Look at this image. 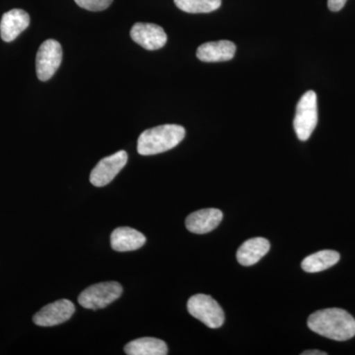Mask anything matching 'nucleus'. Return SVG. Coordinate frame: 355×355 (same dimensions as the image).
I'll return each instance as SVG.
<instances>
[{
	"label": "nucleus",
	"instance_id": "obj_15",
	"mask_svg": "<svg viewBox=\"0 0 355 355\" xmlns=\"http://www.w3.org/2000/svg\"><path fill=\"white\" fill-rule=\"evenodd\" d=\"M128 355H166L167 345L164 340L155 338H141L128 343L125 347Z\"/></svg>",
	"mask_w": 355,
	"mask_h": 355
},
{
	"label": "nucleus",
	"instance_id": "obj_4",
	"mask_svg": "<svg viewBox=\"0 0 355 355\" xmlns=\"http://www.w3.org/2000/svg\"><path fill=\"white\" fill-rule=\"evenodd\" d=\"M123 286L116 282H106L89 286L81 292L79 304L90 310L103 309L120 298Z\"/></svg>",
	"mask_w": 355,
	"mask_h": 355
},
{
	"label": "nucleus",
	"instance_id": "obj_1",
	"mask_svg": "<svg viewBox=\"0 0 355 355\" xmlns=\"http://www.w3.org/2000/svg\"><path fill=\"white\" fill-rule=\"evenodd\" d=\"M308 328L318 335L345 342L355 336V319L349 312L340 308L319 310L311 314Z\"/></svg>",
	"mask_w": 355,
	"mask_h": 355
},
{
	"label": "nucleus",
	"instance_id": "obj_19",
	"mask_svg": "<svg viewBox=\"0 0 355 355\" xmlns=\"http://www.w3.org/2000/svg\"><path fill=\"white\" fill-rule=\"evenodd\" d=\"M347 0H328V7L333 12L342 10Z\"/></svg>",
	"mask_w": 355,
	"mask_h": 355
},
{
	"label": "nucleus",
	"instance_id": "obj_13",
	"mask_svg": "<svg viewBox=\"0 0 355 355\" xmlns=\"http://www.w3.org/2000/svg\"><path fill=\"white\" fill-rule=\"evenodd\" d=\"M146 242V236L130 227L114 229L111 235V246L114 251H135L144 246Z\"/></svg>",
	"mask_w": 355,
	"mask_h": 355
},
{
	"label": "nucleus",
	"instance_id": "obj_3",
	"mask_svg": "<svg viewBox=\"0 0 355 355\" xmlns=\"http://www.w3.org/2000/svg\"><path fill=\"white\" fill-rule=\"evenodd\" d=\"M318 123L317 94L308 91L299 100L294 116L293 127L301 141L310 139Z\"/></svg>",
	"mask_w": 355,
	"mask_h": 355
},
{
	"label": "nucleus",
	"instance_id": "obj_2",
	"mask_svg": "<svg viewBox=\"0 0 355 355\" xmlns=\"http://www.w3.org/2000/svg\"><path fill=\"white\" fill-rule=\"evenodd\" d=\"M186 135V130L179 125H163L144 130L137 140L140 155L148 156L166 153L176 147Z\"/></svg>",
	"mask_w": 355,
	"mask_h": 355
},
{
	"label": "nucleus",
	"instance_id": "obj_17",
	"mask_svg": "<svg viewBox=\"0 0 355 355\" xmlns=\"http://www.w3.org/2000/svg\"><path fill=\"white\" fill-rule=\"evenodd\" d=\"M178 8L187 13H209L221 6L222 0H174Z\"/></svg>",
	"mask_w": 355,
	"mask_h": 355
},
{
	"label": "nucleus",
	"instance_id": "obj_16",
	"mask_svg": "<svg viewBox=\"0 0 355 355\" xmlns=\"http://www.w3.org/2000/svg\"><path fill=\"white\" fill-rule=\"evenodd\" d=\"M340 254L333 250H324L306 257L301 266L306 272L314 273L328 270L338 263Z\"/></svg>",
	"mask_w": 355,
	"mask_h": 355
},
{
	"label": "nucleus",
	"instance_id": "obj_7",
	"mask_svg": "<svg viewBox=\"0 0 355 355\" xmlns=\"http://www.w3.org/2000/svg\"><path fill=\"white\" fill-rule=\"evenodd\" d=\"M128 153L125 150L103 158L90 174V182L93 186L104 187L111 183L114 177L127 165Z\"/></svg>",
	"mask_w": 355,
	"mask_h": 355
},
{
	"label": "nucleus",
	"instance_id": "obj_11",
	"mask_svg": "<svg viewBox=\"0 0 355 355\" xmlns=\"http://www.w3.org/2000/svg\"><path fill=\"white\" fill-rule=\"evenodd\" d=\"M30 25L29 14L22 9H12L4 13L0 22V35L4 42H12Z\"/></svg>",
	"mask_w": 355,
	"mask_h": 355
},
{
	"label": "nucleus",
	"instance_id": "obj_9",
	"mask_svg": "<svg viewBox=\"0 0 355 355\" xmlns=\"http://www.w3.org/2000/svg\"><path fill=\"white\" fill-rule=\"evenodd\" d=\"M133 42L148 51L163 48L167 43V34L160 26L151 23H137L130 30Z\"/></svg>",
	"mask_w": 355,
	"mask_h": 355
},
{
	"label": "nucleus",
	"instance_id": "obj_10",
	"mask_svg": "<svg viewBox=\"0 0 355 355\" xmlns=\"http://www.w3.org/2000/svg\"><path fill=\"white\" fill-rule=\"evenodd\" d=\"M223 218L221 210L205 209L193 212L187 217L186 227L195 234H205L211 232L220 224Z\"/></svg>",
	"mask_w": 355,
	"mask_h": 355
},
{
	"label": "nucleus",
	"instance_id": "obj_20",
	"mask_svg": "<svg viewBox=\"0 0 355 355\" xmlns=\"http://www.w3.org/2000/svg\"><path fill=\"white\" fill-rule=\"evenodd\" d=\"M327 352H321V350H306L302 352V355H327Z\"/></svg>",
	"mask_w": 355,
	"mask_h": 355
},
{
	"label": "nucleus",
	"instance_id": "obj_6",
	"mask_svg": "<svg viewBox=\"0 0 355 355\" xmlns=\"http://www.w3.org/2000/svg\"><path fill=\"white\" fill-rule=\"evenodd\" d=\"M62 49L55 40H46L39 48L36 58L37 76L41 81H48L62 64Z\"/></svg>",
	"mask_w": 355,
	"mask_h": 355
},
{
	"label": "nucleus",
	"instance_id": "obj_5",
	"mask_svg": "<svg viewBox=\"0 0 355 355\" xmlns=\"http://www.w3.org/2000/svg\"><path fill=\"white\" fill-rule=\"evenodd\" d=\"M188 311L191 316L210 329L220 328L225 321V315L220 305L211 296L205 294L191 296L188 301Z\"/></svg>",
	"mask_w": 355,
	"mask_h": 355
},
{
	"label": "nucleus",
	"instance_id": "obj_8",
	"mask_svg": "<svg viewBox=\"0 0 355 355\" xmlns=\"http://www.w3.org/2000/svg\"><path fill=\"white\" fill-rule=\"evenodd\" d=\"M74 312L76 307L73 303L67 299H62L42 308L34 315L33 321L40 327L58 326L69 321Z\"/></svg>",
	"mask_w": 355,
	"mask_h": 355
},
{
	"label": "nucleus",
	"instance_id": "obj_12",
	"mask_svg": "<svg viewBox=\"0 0 355 355\" xmlns=\"http://www.w3.org/2000/svg\"><path fill=\"white\" fill-rule=\"evenodd\" d=\"M236 46L230 41L209 42L198 46L197 57L203 62H228L234 58Z\"/></svg>",
	"mask_w": 355,
	"mask_h": 355
},
{
	"label": "nucleus",
	"instance_id": "obj_18",
	"mask_svg": "<svg viewBox=\"0 0 355 355\" xmlns=\"http://www.w3.org/2000/svg\"><path fill=\"white\" fill-rule=\"evenodd\" d=\"M77 6L89 11L106 10L113 0H74Z\"/></svg>",
	"mask_w": 355,
	"mask_h": 355
},
{
	"label": "nucleus",
	"instance_id": "obj_14",
	"mask_svg": "<svg viewBox=\"0 0 355 355\" xmlns=\"http://www.w3.org/2000/svg\"><path fill=\"white\" fill-rule=\"evenodd\" d=\"M270 244L265 238H253L247 240L237 251V261L240 265L253 266L258 263L270 251Z\"/></svg>",
	"mask_w": 355,
	"mask_h": 355
}]
</instances>
